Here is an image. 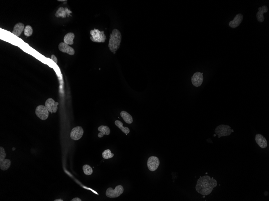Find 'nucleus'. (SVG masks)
Instances as JSON below:
<instances>
[{"instance_id": "f257e3e1", "label": "nucleus", "mask_w": 269, "mask_h": 201, "mask_svg": "<svg viewBox=\"0 0 269 201\" xmlns=\"http://www.w3.org/2000/svg\"><path fill=\"white\" fill-rule=\"evenodd\" d=\"M217 185L216 180L209 176H205L200 177L197 180L196 189L197 192L201 195H207L211 194L213 189Z\"/></svg>"}, {"instance_id": "f03ea898", "label": "nucleus", "mask_w": 269, "mask_h": 201, "mask_svg": "<svg viewBox=\"0 0 269 201\" xmlns=\"http://www.w3.org/2000/svg\"><path fill=\"white\" fill-rule=\"evenodd\" d=\"M121 40V34L120 31L116 28L113 30L110 34L109 44V50L112 52L115 53L119 48Z\"/></svg>"}, {"instance_id": "7ed1b4c3", "label": "nucleus", "mask_w": 269, "mask_h": 201, "mask_svg": "<svg viewBox=\"0 0 269 201\" xmlns=\"http://www.w3.org/2000/svg\"><path fill=\"white\" fill-rule=\"evenodd\" d=\"M90 33L91 35L90 39L93 42L104 43L106 40L104 31H100L99 30L94 28L91 30Z\"/></svg>"}, {"instance_id": "20e7f679", "label": "nucleus", "mask_w": 269, "mask_h": 201, "mask_svg": "<svg viewBox=\"0 0 269 201\" xmlns=\"http://www.w3.org/2000/svg\"><path fill=\"white\" fill-rule=\"evenodd\" d=\"M232 132H233V131L231 129V127L224 124L218 126L216 128L215 130V133L217 135L218 138L229 136Z\"/></svg>"}, {"instance_id": "39448f33", "label": "nucleus", "mask_w": 269, "mask_h": 201, "mask_svg": "<svg viewBox=\"0 0 269 201\" xmlns=\"http://www.w3.org/2000/svg\"><path fill=\"white\" fill-rule=\"evenodd\" d=\"M124 192V188L121 185H118L113 190L112 188H109L106 190V194L108 197L110 198H117L121 195Z\"/></svg>"}, {"instance_id": "423d86ee", "label": "nucleus", "mask_w": 269, "mask_h": 201, "mask_svg": "<svg viewBox=\"0 0 269 201\" xmlns=\"http://www.w3.org/2000/svg\"><path fill=\"white\" fill-rule=\"evenodd\" d=\"M36 114L41 120H46L49 117V111L45 106L40 105L36 107Z\"/></svg>"}, {"instance_id": "0eeeda50", "label": "nucleus", "mask_w": 269, "mask_h": 201, "mask_svg": "<svg viewBox=\"0 0 269 201\" xmlns=\"http://www.w3.org/2000/svg\"><path fill=\"white\" fill-rule=\"evenodd\" d=\"M160 160L157 157L151 156L149 158L147 161L148 168L151 172L156 170L160 165Z\"/></svg>"}, {"instance_id": "6e6552de", "label": "nucleus", "mask_w": 269, "mask_h": 201, "mask_svg": "<svg viewBox=\"0 0 269 201\" xmlns=\"http://www.w3.org/2000/svg\"><path fill=\"white\" fill-rule=\"evenodd\" d=\"M58 104L59 103L58 102H56L53 98H49L45 102V106L49 112L53 113L57 112Z\"/></svg>"}, {"instance_id": "1a4fd4ad", "label": "nucleus", "mask_w": 269, "mask_h": 201, "mask_svg": "<svg viewBox=\"0 0 269 201\" xmlns=\"http://www.w3.org/2000/svg\"><path fill=\"white\" fill-rule=\"evenodd\" d=\"M84 133V130L81 127H76L71 130L70 133V137L71 139L77 141L81 138Z\"/></svg>"}, {"instance_id": "9d476101", "label": "nucleus", "mask_w": 269, "mask_h": 201, "mask_svg": "<svg viewBox=\"0 0 269 201\" xmlns=\"http://www.w3.org/2000/svg\"><path fill=\"white\" fill-rule=\"evenodd\" d=\"M203 73L200 72L195 73L192 78V83L194 86L198 87L201 86L203 81Z\"/></svg>"}, {"instance_id": "9b49d317", "label": "nucleus", "mask_w": 269, "mask_h": 201, "mask_svg": "<svg viewBox=\"0 0 269 201\" xmlns=\"http://www.w3.org/2000/svg\"><path fill=\"white\" fill-rule=\"evenodd\" d=\"M58 49L62 52L67 53L70 55H73L75 54V50L73 48L64 42L61 43L58 45Z\"/></svg>"}, {"instance_id": "f8f14e48", "label": "nucleus", "mask_w": 269, "mask_h": 201, "mask_svg": "<svg viewBox=\"0 0 269 201\" xmlns=\"http://www.w3.org/2000/svg\"><path fill=\"white\" fill-rule=\"evenodd\" d=\"M243 18V16L242 14H237L233 20L230 22L229 26L232 28H237L242 21Z\"/></svg>"}, {"instance_id": "ddd939ff", "label": "nucleus", "mask_w": 269, "mask_h": 201, "mask_svg": "<svg viewBox=\"0 0 269 201\" xmlns=\"http://www.w3.org/2000/svg\"><path fill=\"white\" fill-rule=\"evenodd\" d=\"M255 141L259 146L262 149L267 147V141L262 135L258 134L255 136Z\"/></svg>"}, {"instance_id": "4468645a", "label": "nucleus", "mask_w": 269, "mask_h": 201, "mask_svg": "<svg viewBox=\"0 0 269 201\" xmlns=\"http://www.w3.org/2000/svg\"><path fill=\"white\" fill-rule=\"evenodd\" d=\"M258 10L256 15L257 19L259 22H262L264 20L263 14L267 12L268 11V8L266 6H263L262 7L259 8Z\"/></svg>"}, {"instance_id": "2eb2a0df", "label": "nucleus", "mask_w": 269, "mask_h": 201, "mask_svg": "<svg viewBox=\"0 0 269 201\" xmlns=\"http://www.w3.org/2000/svg\"><path fill=\"white\" fill-rule=\"evenodd\" d=\"M25 28V27H24V24H23L22 23H17L14 27L12 33L18 37H19L23 31L24 30Z\"/></svg>"}, {"instance_id": "dca6fc26", "label": "nucleus", "mask_w": 269, "mask_h": 201, "mask_svg": "<svg viewBox=\"0 0 269 201\" xmlns=\"http://www.w3.org/2000/svg\"><path fill=\"white\" fill-rule=\"evenodd\" d=\"M98 131L100 132L98 134V137L99 138H102L104 135H108L110 133V128L107 126H101L98 128Z\"/></svg>"}, {"instance_id": "f3484780", "label": "nucleus", "mask_w": 269, "mask_h": 201, "mask_svg": "<svg viewBox=\"0 0 269 201\" xmlns=\"http://www.w3.org/2000/svg\"><path fill=\"white\" fill-rule=\"evenodd\" d=\"M75 38L74 34L73 33H69L64 37V43L67 45H72L74 43L73 40Z\"/></svg>"}, {"instance_id": "a211bd4d", "label": "nucleus", "mask_w": 269, "mask_h": 201, "mask_svg": "<svg viewBox=\"0 0 269 201\" xmlns=\"http://www.w3.org/2000/svg\"><path fill=\"white\" fill-rule=\"evenodd\" d=\"M68 10L67 8H64L63 7H60L56 13L55 16L57 17H62V18H65L68 13V12H70L69 10Z\"/></svg>"}, {"instance_id": "6ab92c4d", "label": "nucleus", "mask_w": 269, "mask_h": 201, "mask_svg": "<svg viewBox=\"0 0 269 201\" xmlns=\"http://www.w3.org/2000/svg\"><path fill=\"white\" fill-rule=\"evenodd\" d=\"M121 116L123 118L124 121L128 124H132L133 122L132 116L125 111H122L121 112Z\"/></svg>"}, {"instance_id": "aec40b11", "label": "nucleus", "mask_w": 269, "mask_h": 201, "mask_svg": "<svg viewBox=\"0 0 269 201\" xmlns=\"http://www.w3.org/2000/svg\"><path fill=\"white\" fill-rule=\"evenodd\" d=\"M11 164V162L10 159H5L0 162V169L2 171H6L10 168Z\"/></svg>"}, {"instance_id": "412c9836", "label": "nucleus", "mask_w": 269, "mask_h": 201, "mask_svg": "<svg viewBox=\"0 0 269 201\" xmlns=\"http://www.w3.org/2000/svg\"><path fill=\"white\" fill-rule=\"evenodd\" d=\"M115 124L119 129H120L123 131V133H125L126 135H127L129 133V129L128 127H123V123L120 120H116Z\"/></svg>"}, {"instance_id": "4be33fe9", "label": "nucleus", "mask_w": 269, "mask_h": 201, "mask_svg": "<svg viewBox=\"0 0 269 201\" xmlns=\"http://www.w3.org/2000/svg\"><path fill=\"white\" fill-rule=\"evenodd\" d=\"M83 169L84 173L87 176L92 175L93 173V169L91 167L88 165H85L83 166Z\"/></svg>"}, {"instance_id": "5701e85b", "label": "nucleus", "mask_w": 269, "mask_h": 201, "mask_svg": "<svg viewBox=\"0 0 269 201\" xmlns=\"http://www.w3.org/2000/svg\"><path fill=\"white\" fill-rule=\"evenodd\" d=\"M33 33L32 27L29 25L26 26L24 30V34L26 37H30Z\"/></svg>"}, {"instance_id": "b1692460", "label": "nucleus", "mask_w": 269, "mask_h": 201, "mask_svg": "<svg viewBox=\"0 0 269 201\" xmlns=\"http://www.w3.org/2000/svg\"><path fill=\"white\" fill-rule=\"evenodd\" d=\"M102 155L104 159H109L113 157L114 154L111 153V151L110 150H105L102 153Z\"/></svg>"}, {"instance_id": "393cba45", "label": "nucleus", "mask_w": 269, "mask_h": 201, "mask_svg": "<svg viewBox=\"0 0 269 201\" xmlns=\"http://www.w3.org/2000/svg\"><path fill=\"white\" fill-rule=\"evenodd\" d=\"M6 151H5L3 147L1 146L0 147V162L6 159Z\"/></svg>"}, {"instance_id": "a878e982", "label": "nucleus", "mask_w": 269, "mask_h": 201, "mask_svg": "<svg viewBox=\"0 0 269 201\" xmlns=\"http://www.w3.org/2000/svg\"><path fill=\"white\" fill-rule=\"evenodd\" d=\"M51 59L53 62H55L56 63H57V57L55 56V55H52L51 57Z\"/></svg>"}, {"instance_id": "bb28decb", "label": "nucleus", "mask_w": 269, "mask_h": 201, "mask_svg": "<svg viewBox=\"0 0 269 201\" xmlns=\"http://www.w3.org/2000/svg\"><path fill=\"white\" fill-rule=\"evenodd\" d=\"M71 201H81V199L78 198H75L72 199Z\"/></svg>"}, {"instance_id": "cd10ccee", "label": "nucleus", "mask_w": 269, "mask_h": 201, "mask_svg": "<svg viewBox=\"0 0 269 201\" xmlns=\"http://www.w3.org/2000/svg\"><path fill=\"white\" fill-rule=\"evenodd\" d=\"M54 201H63V199H55V200H54Z\"/></svg>"}, {"instance_id": "c85d7f7f", "label": "nucleus", "mask_w": 269, "mask_h": 201, "mask_svg": "<svg viewBox=\"0 0 269 201\" xmlns=\"http://www.w3.org/2000/svg\"><path fill=\"white\" fill-rule=\"evenodd\" d=\"M58 1H64H64H59V0H58Z\"/></svg>"}]
</instances>
